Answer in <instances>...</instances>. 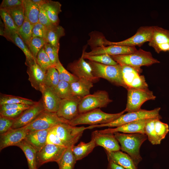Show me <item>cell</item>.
<instances>
[{
	"mask_svg": "<svg viewBox=\"0 0 169 169\" xmlns=\"http://www.w3.org/2000/svg\"><path fill=\"white\" fill-rule=\"evenodd\" d=\"M57 95L61 99L73 96L70 83L60 81L58 85L54 89Z\"/></svg>",
	"mask_w": 169,
	"mask_h": 169,
	"instance_id": "obj_36",
	"label": "cell"
},
{
	"mask_svg": "<svg viewBox=\"0 0 169 169\" xmlns=\"http://www.w3.org/2000/svg\"><path fill=\"white\" fill-rule=\"evenodd\" d=\"M23 4L25 17L33 25L38 23L39 7L31 0H23Z\"/></svg>",
	"mask_w": 169,
	"mask_h": 169,
	"instance_id": "obj_31",
	"label": "cell"
},
{
	"mask_svg": "<svg viewBox=\"0 0 169 169\" xmlns=\"http://www.w3.org/2000/svg\"><path fill=\"white\" fill-rule=\"evenodd\" d=\"M0 15L3 22L4 28L9 31L17 32L18 28L8 11L5 9H0Z\"/></svg>",
	"mask_w": 169,
	"mask_h": 169,
	"instance_id": "obj_42",
	"label": "cell"
},
{
	"mask_svg": "<svg viewBox=\"0 0 169 169\" xmlns=\"http://www.w3.org/2000/svg\"><path fill=\"white\" fill-rule=\"evenodd\" d=\"M59 81V73L56 69L54 67L49 68L46 71L45 85L54 89Z\"/></svg>",
	"mask_w": 169,
	"mask_h": 169,
	"instance_id": "obj_40",
	"label": "cell"
},
{
	"mask_svg": "<svg viewBox=\"0 0 169 169\" xmlns=\"http://www.w3.org/2000/svg\"><path fill=\"white\" fill-rule=\"evenodd\" d=\"M36 102L33 100L11 95L1 94L0 96V105L12 104H21L32 105Z\"/></svg>",
	"mask_w": 169,
	"mask_h": 169,
	"instance_id": "obj_33",
	"label": "cell"
},
{
	"mask_svg": "<svg viewBox=\"0 0 169 169\" xmlns=\"http://www.w3.org/2000/svg\"><path fill=\"white\" fill-rule=\"evenodd\" d=\"M93 84L90 80L83 78H79L78 80L70 83L73 96L82 98L90 94Z\"/></svg>",
	"mask_w": 169,
	"mask_h": 169,
	"instance_id": "obj_25",
	"label": "cell"
},
{
	"mask_svg": "<svg viewBox=\"0 0 169 169\" xmlns=\"http://www.w3.org/2000/svg\"><path fill=\"white\" fill-rule=\"evenodd\" d=\"M160 107L150 110L140 109L138 111L127 112L123 114L115 120L103 124L90 125L87 127V129L103 127H117L123 125L140 119L161 117L159 112Z\"/></svg>",
	"mask_w": 169,
	"mask_h": 169,
	"instance_id": "obj_5",
	"label": "cell"
},
{
	"mask_svg": "<svg viewBox=\"0 0 169 169\" xmlns=\"http://www.w3.org/2000/svg\"><path fill=\"white\" fill-rule=\"evenodd\" d=\"M45 110L41 99L24 110L15 120L12 128L24 127L30 124Z\"/></svg>",
	"mask_w": 169,
	"mask_h": 169,
	"instance_id": "obj_13",
	"label": "cell"
},
{
	"mask_svg": "<svg viewBox=\"0 0 169 169\" xmlns=\"http://www.w3.org/2000/svg\"><path fill=\"white\" fill-rule=\"evenodd\" d=\"M112 101L110 98L107 92L105 90H98L81 99L79 106V114L106 107Z\"/></svg>",
	"mask_w": 169,
	"mask_h": 169,
	"instance_id": "obj_8",
	"label": "cell"
},
{
	"mask_svg": "<svg viewBox=\"0 0 169 169\" xmlns=\"http://www.w3.org/2000/svg\"><path fill=\"white\" fill-rule=\"evenodd\" d=\"M89 62L92 67L95 77L104 79L113 84L127 89L123 80L122 68L120 64L107 65L90 61Z\"/></svg>",
	"mask_w": 169,
	"mask_h": 169,
	"instance_id": "obj_4",
	"label": "cell"
},
{
	"mask_svg": "<svg viewBox=\"0 0 169 169\" xmlns=\"http://www.w3.org/2000/svg\"><path fill=\"white\" fill-rule=\"evenodd\" d=\"M44 48L53 66L54 67L59 61L58 55L59 47H55L49 44L46 43Z\"/></svg>",
	"mask_w": 169,
	"mask_h": 169,
	"instance_id": "obj_44",
	"label": "cell"
},
{
	"mask_svg": "<svg viewBox=\"0 0 169 169\" xmlns=\"http://www.w3.org/2000/svg\"><path fill=\"white\" fill-rule=\"evenodd\" d=\"M157 118L161 117L151 118L146 123L145 127V133L149 141L153 145L159 144L161 140L157 135L154 128V123Z\"/></svg>",
	"mask_w": 169,
	"mask_h": 169,
	"instance_id": "obj_34",
	"label": "cell"
},
{
	"mask_svg": "<svg viewBox=\"0 0 169 169\" xmlns=\"http://www.w3.org/2000/svg\"><path fill=\"white\" fill-rule=\"evenodd\" d=\"M107 169H125L111 161H109Z\"/></svg>",
	"mask_w": 169,
	"mask_h": 169,
	"instance_id": "obj_53",
	"label": "cell"
},
{
	"mask_svg": "<svg viewBox=\"0 0 169 169\" xmlns=\"http://www.w3.org/2000/svg\"><path fill=\"white\" fill-rule=\"evenodd\" d=\"M46 144H55L65 147L57 135L54 126L50 128L48 132Z\"/></svg>",
	"mask_w": 169,
	"mask_h": 169,
	"instance_id": "obj_47",
	"label": "cell"
},
{
	"mask_svg": "<svg viewBox=\"0 0 169 169\" xmlns=\"http://www.w3.org/2000/svg\"><path fill=\"white\" fill-rule=\"evenodd\" d=\"M36 60L37 64L46 71L49 68L53 67L44 47L38 53Z\"/></svg>",
	"mask_w": 169,
	"mask_h": 169,
	"instance_id": "obj_43",
	"label": "cell"
},
{
	"mask_svg": "<svg viewBox=\"0 0 169 169\" xmlns=\"http://www.w3.org/2000/svg\"><path fill=\"white\" fill-rule=\"evenodd\" d=\"M125 112L124 110L115 114L105 113L100 108L79 114L73 119L68 121V124L76 126L79 125H90L103 124L113 121L119 118Z\"/></svg>",
	"mask_w": 169,
	"mask_h": 169,
	"instance_id": "obj_2",
	"label": "cell"
},
{
	"mask_svg": "<svg viewBox=\"0 0 169 169\" xmlns=\"http://www.w3.org/2000/svg\"><path fill=\"white\" fill-rule=\"evenodd\" d=\"M31 105L21 104H7L0 105V111L10 109L21 110H24Z\"/></svg>",
	"mask_w": 169,
	"mask_h": 169,
	"instance_id": "obj_51",
	"label": "cell"
},
{
	"mask_svg": "<svg viewBox=\"0 0 169 169\" xmlns=\"http://www.w3.org/2000/svg\"><path fill=\"white\" fill-rule=\"evenodd\" d=\"M23 127L22 128H11L6 132L0 135V150L11 146H16L24 140L28 134Z\"/></svg>",
	"mask_w": 169,
	"mask_h": 169,
	"instance_id": "obj_18",
	"label": "cell"
},
{
	"mask_svg": "<svg viewBox=\"0 0 169 169\" xmlns=\"http://www.w3.org/2000/svg\"><path fill=\"white\" fill-rule=\"evenodd\" d=\"M59 74L60 81H64L70 84L78 80L79 78L66 70L60 60L54 66Z\"/></svg>",
	"mask_w": 169,
	"mask_h": 169,
	"instance_id": "obj_38",
	"label": "cell"
},
{
	"mask_svg": "<svg viewBox=\"0 0 169 169\" xmlns=\"http://www.w3.org/2000/svg\"><path fill=\"white\" fill-rule=\"evenodd\" d=\"M114 134L120 144V149L128 154L137 168L139 163L142 160L140 148L147 138L146 135L139 133L126 134L119 132Z\"/></svg>",
	"mask_w": 169,
	"mask_h": 169,
	"instance_id": "obj_1",
	"label": "cell"
},
{
	"mask_svg": "<svg viewBox=\"0 0 169 169\" xmlns=\"http://www.w3.org/2000/svg\"><path fill=\"white\" fill-rule=\"evenodd\" d=\"M23 4V0H3L0 9L9 10L20 6Z\"/></svg>",
	"mask_w": 169,
	"mask_h": 169,
	"instance_id": "obj_50",
	"label": "cell"
},
{
	"mask_svg": "<svg viewBox=\"0 0 169 169\" xmlns=\"http://www.w3.org/2000/svg\"><path fill=\"white\" fill-rule=\"evenodd\" d=\"M27 67L28 79L32 87L41 92L45 85L46 71L37 64L36 60Z\"/></svg>",
	"mask_w": 169,
	"mask_h": 169,
	"instance_id": "obj_19",
	"label": "cell"
},
{
	"mask_svg": "<svg viewBox=\"0 0 169 169\" xmlns=\"http://www.w3.org/2000/svg\"><path fill=\"white\" fill-rule=\"evenodd\" d=\"M161 118H157L155 120L154 128L156 133L161 141L164 139L169 131L167 124L161 122Z\"/></svg>",
	"mask_w": 169,
	"mask_h": 169,
	"instance_id": "obj_45",
	"label": "cell"
},
{
	"mask_svg": "<svg viewBox=\"0 0 169 169\" xmlns=\"http://www.w3.org/2000/svg\"><path fill=\"white\" fill-rule=\"evenodd\" d=\"M72 146L67 148L61 158L57 162L59 169H74L77 161L72 152Z\"/></svg>",
	"mask_w": 169,
	"mask_h": 169,
	"instance_id": "obj_32",
	"label": "cell"
},
{
	"mask_svg": "<svg viewBox=\"0 0 169 169\" xmlns=\"http://www.w3.org/2000/svg\"><path fill=\"white\" fill-rule=\"evenodd\" d=\"M91 138L94 139L96 146L102 147L109 151H120V146L113 133H101L96 130L92 133Z\"/></svg>",
	"mask_w": 169,
	"mask_h": 169,
	"instance_id": "obj_20",
	"label": "cell"
},
{
	"mask_svg": "<svg viewBox=\"0 0 169 169\" xmlns=\"http://www.w3.org/2000/svg\"><path fill=\"white\" fill-rule=\"evenodd\" d=\"M61 6L62 5L59 2L50 0H46L43 5L49 19L54 25H59V14L62 12Z\"/></svg>",
	"mask_w": 169,
	"mask_h": 169,
	"instance_id": "obj_28",
	"label": "cell"
},
{
	"mask_svg": "<svg viewBox=\"0 0 169 169\" xmlns=\"http://www.w3.org/2000/svg\"><path fill=\"white\" fill-rule=\"evenodd\" d=\"M169 44V30L158 26H154L151 38L148 44L155 50L159 45Z\"/></svg>",
	"mask_w": 169,
	"mask_h": 169,
	"instance_id": "obj_27",
	"label": "cell"
},
{
	"mask_svg": "<svg viewBox=\"0 0 169 169\" xmlns=\"http://www.w3.org/2000/svg\"><path fill=\"white\" fill-rule=\"evenodd\" d=\"M137 50L136 47L111 45L100 46L95 48L90 52L83 51L84 55L91 56L107 54L110 56L128 54Z\"/></svg>",
	"mask_w": 169,
	"mask_h": 169,
	"instance_id": "obj_16",
	"label": "cell"
},
{
	"mask_svg": "<svg viewBox=\"0 0 169 169\" xmlns=\"http://www.w3.org/2000/svg\"><path fill=\"white\" fill-rule=\"evenodd\" d=\"M24 152L27 159L28 169H38L37 161V151L24 139L16 146Z\"/></svg>",
	"mask_w": 169,
	"mask_h": 169,
	"instance_id": "obj_26",
	"label": "cell"
},
{
	"mask_svg": "<svg viewBox=\"0 0 169 169\" xmlns=\"http://www.w3.org/2000/svg\"><path fill=\"white\" fill-rule=\"evenodd\" d=\"M151 118L143 119L136 120L123 125L115 128L98 130L101 133H114L123 132L124 133L133 134L139 133L145 134V127L147 122Z\"/></svg>",
	"mask_w": 169,
	"mask_h": 169,
	"instance_id": "obj_17",
	"label": "cell"
},
{
	"mask_svg": "<svg viewBox=\"0 0 169 169\" xmlns=\"http://www.w3.org/2000/svg\"><path fill=\"white\" fill-rule=\"evenodd\" d=\"M31 1L39 7L44 4L46 0H31Z\"/></svg>",
	"mask_w": 169,
	"mask_h": 169,
	"instance_id": "obj_54",
	"label": "cell"
},
{
	"mask_svg": "<svg viewBox=\"0 0 169 169\" xmlns=\"http://www.w3.org/2000/svg\"><path fill=\"white\" fill-rule=\"evenodd\" d=\"M61 123L68 124V121L59 117L57 113L45 110L33 121L24 127L28 133L49 129Z\"/></svg>",
	"mask_w": 169,
	"mask_h": 169,
	"instance_id": "obj_7",
	"label": "cell"
},
{
	"mask_svg": "<svg viewBox=\"0 0 169 169\" xmlns=\"http://www.w3.org/2000/svg\"><path fill=\"white\" fill-rule=\"evenodd\" d=\"M24 110H21L10 109L0 111V115L8 118L15 119Z\"/></svg>",
	"mask_w": 169,
	"mask_h": 169,
	"instance_id": "obj_52",
	"label": "cell"
},
{
	"mask_svg": "<svg viewBox=\"0 0 169 169\" xmlns=\"http://www.w3.org/2000/svg\"><path fill=\"white\" fill-rule=\"evenodd\" d=\"M154 26H144L140 27L136 33L132 37L123 41L112 42L106 39L98 40V44L100 46L111 45L129 46H141L145 42H149L153 33Z\"/></svg>",
	"mask_w": 169,
	"mask_h": 169,
	"instance_id": "obj_6",
	"label": "cell"
},
{
	"mask_svg": "<svg viewBox=\"0 0 169 169\" xmlns=\"http://www.w3.org/2000/svg\"><path fill=\"white\" fill-rule=\"evenodd\" d=\"M84 59H87L89 61L107 65H115L118 64L115 62L111 56L107 54L98 55L85 56Z\"/></svg>",
	"mask_w": 169,
	"mask_h": 169,
	"instance_id": "obj_41",
	"label": "cell"
},
{
	"mask_svg": "<svg viewBox=\"0 0 169 169\" xmlns=\"http://www.w3.org/2000/svg\"><path fill=\"white\" fill-rule=\"evenodd\" d=\"M50 129L29 133L24 140L33 146L37 152H38L46 144L47 137Z\"/></svg>",
	"mask_w": 169,
	"mask_h": 169,
	"instance_id": "obj_24",
	"label": "cell"
},
{
	"mask_svg": "<svg viewBox=\"0 0 169 169\" xmlns=\"http://www.w3.org/2000/svg\"><path fill=\"white\" fill-rule=\"evenodd\" d=\"M67 68L79 78H85L93 83L99 80V78L94 76L92 67L89 62L84 60L83 54L78 60L69 64Z\"/></svg>",
	"mask_w": 169,
	"mask_h": 169,
	"instance_id": "obj_15",
	"label": "cell"
},
{
	"mask_svg": "<svg viewBox=\"0 0 169 169\" xmlns=\"http://www.w3.org/2000/svg\"><path fill=\"white\" fill-rule=\"evenodd\" d=\"M96 146L95 140L91 138V141L88 142L82 141L77 146H73L72 150L77 161L87 156Z\"/></svg>",
	"mask_w": 169,
	"mask_h": 169,
	"instance_id": "obj_29",
	"label": "cell"
},
{
	"mask_svg": "<svg viewBox=\"0 0 169 169\" xmlns=\"http://www.w3.org/2000/svg\"><path fill=\"white\" fill-rule=\"evenodd\" d=\"M46 43L44 38L38 37H32L29 41L27 46L35 59L40 50L44 46Z\"/></svg>",
	"mask_w": 169,
	"mask_h": 169,
	"instance_id": "obj_39",
	"label": "cell"
},
{
	"mask_svg": "<svg viewBox=\"0 0 169 169\" xmlns=\"http://www.w3.org/2000/svg\"><path fill=\"white\" fill-rule=\"evenodd\" d=\"M47 29L45 38L46 43L59 47V39L65 35L64 28L59 25H54Z\"/></svg>",
	"mask_w": 169,
	"mask_h": 169,
	"instance_id": "obj_30",
	"label": "cell"
},
{
	"mask_svg": "<svg viewBox=\"0 0 169 169\" xmlns=\"http://www.w3.org/2000/svg\"><path fill=\"white\" fill-rule=\"evenodd\" d=\"M67 147L52 144H46L39 151L37 152L38 168L49 162H57L60 159Z\"/></svg>",
	"mask_w": 169,
	"mask_h": 169,
	"instance_id": "obj_11",
	"label": "cell"
},
{
	"mask_svg": "<svg viewBox=\"0 0 169 169\" xmlns=\"http://www.w3.org/2000/svg\"><path fill=\"white\" fill-rule=\"evenodd\" d=\"M44 108L45 110L57 113L61 100L53 89L45 85L41 92Z\"/></svg>",
	"mask_w": 169,
	"mask_h": 169,
	"instance_id": "obj_21",
	"label": "cell"
},
{
	"mask_svg": "<svg viewBox=\"0 0 169 169\" xmlns=\"http://www.w3.org/2000/svg\"><path fill=\"white\" fill-rule=\"evenodd\" d=\"M47 30V29L44 26L38 22L33 25L32 37H40L45 39Z\"/></svg>",
	"mask_w": 169,
	"mask_h": 169,
	"instance_id": "obj_49",
	"label": "cell"
},
{
	"mask_svg": "<svg viewBox=\"0 0 169 169\" xmlns=\"http://www.w3.org/2000/svg\"><path fill=\"white\" fill-rule=\"evenodd\" d=\"M59 137L66 147L74 145L87 129L84 126L76 127L68 123H61L54 126Z\"/></svg>",
	"mask_w": 169,
	"mask_h": 169,
	"instance_id": "obj_10",
	"label": "cell"
},
{
	"mask_svg": "<svg viewBox=\"0 0 169 169\" xmlns=\"http://www.w3.org/2000/svg\"><path fill=\"white\" fill-rule=\"evenodd\" d=\"M8 40L13 43L23 51L26 57L25 64L27 66L33 63L36 60L30 52L27 45L24 43L17 32L8 31L4 28L2 34Z\"/></svg>",
	"mask_w": 169,
	"mask_h": 169,
	"instance_id": "obj_22",
	"label": "cell"
},
{
	"mask_svg": "<svg viewBox=\"0 0 169 169\" xmlns=\"http://www.w3.org/2000/svg\"><path fill=\"white\" fill-rule=\"evenodd\" d=\"M39 13L38 15V22L44 26L47 29L52 27L54 25L49 19L43 5L39 7Z\"/></svg>",
	"mask_w": 169,
	"mask_h": 169,
	"instance_id": "obj_48",
	"label": "cell"
},
{
	"mask_svg": "<svg viewBox=\"0 0 169 169\" xmlns=\"http://www.w3.org/2000/svg\"><path fill=\"white\" fill-rule=\"evenodd\" d=\"M13 19L18 28L20 27L25 20L24 6L22 5L9 10H6Z\"/></svg>",
	"mask_w": 169,
	"mask_h": 169,
	"instance_id": "obj_37",
	"label": "cell"
},
{
	"mask_svg": "<svg viewBox=\"0 0 169 169\" xmlns=\"http://www.w3.org/2000/svg\"><path fill=\"white\" fill-rule=\"evenodd\" d=\"M109 161H111L125 169H137L133 160L127 154L120 151H109L105 150Z\"/></svg>",
	"mask_w": 169,
	"mask_h": 169,
	"instance_id": "obj_23",
	"label": "cell"
},
{
	"mask_svg": "<svg viewBox=\"0 0 169 169\" xmlns=\"http://www.w3.org/2000/svg\"><path fill=\"white\" fill-rule=\"evenodd\" d=\"M15 119L0 115V135H2L12 128Z\"/></svg>",
	"mask_w": 169,
	"mask_h": 169,
	"instance_id": "obj_46",
	"label": "cell"
},
{
	"mask_svg": "<svg viewBox=\"0 0 169 169\" xmlns=\"http://www.w3.org/2000/svg\"><path fill=\"white\" fill-rule=\"evenodd\" d=\"M120 65L122 68L123 80L127 89H148V85L144 76L140 75V73L136 69L129 66Z\"/></svg>",
	"mask_w": 169,
	"mask_h": 169,
	"instance_id": "obj_12",
	"label": "cell"
},
{
	"mask_svg": "<svg viewBox=\"0 0 169 169\" xmlns=\"http://www.w3.org/2000/svg\"><path fill=\"white\" fill-rule=\"evenodd\" d=\"M81 99L73 96L61 99L57 112L58 116L68 121L75 118L79 114V106Z\"/></svg>",
	"mask_w": 169,
	"mask_h": 169,
	"instance_id": "obj_14",
	"label": "cell"
},
{
	"mask_svg": "<svg viewBox=\"0 0 169 169\" xmlns=\"http://www.w3.org/2000/svg\"><path fill=\"white\" fill-rule=\"evenodd\" d=\"M127 101L125 112H132L139 110L142 104L150 100H155L156 97L148 89H141L128 88Z\"/></svg>",
	"mask_w": 169,
	"mask_h": 169,
	"instance_id": "obj_9",
	"label": "cell"
},
{
	"mask_svg": "<svg viewBox=\"0 0 169 169\" xmlns=\"http://www.w3.org/2000/svg\"></svg>",
	"mask_w": 169,
	"mask_h": 169,
	"instance_id": "obj_55",
	"label": "cell"
},
{
	"mask_svg": "<svg viewBox=\"0 0 169 169\" xmlns=\"http://www.w3.org/2000/svg\"><path fill=\"white\" fill-rule=\"evenodd\" d=\"M110 56L118 64L133 67L140 73L142 71L141 66H148L160 62L153 57L150 52L141 49L128 54Z\"/></svg>",
	"mask_w": 169,
	"mask_h": 169,
	"instance_id": "obj_3",
	"label": "cell"
},
{
	"mask_svg": "<svg viewBox=\"0 0 169 169\" xmlns=\"http://www.w3.org/2000/svg\"><path fill=\"white\" fill-rule=\"evenodd\" d=\"M33 25L25 17L22 25L18 28L17 33L27 46L32 38V31Z\"/></svg>",
	"mask_w": 169,
	"mask_h": 169,
	"instance_id": "obj_35",
	"label": "cell"
}]
</instances>
